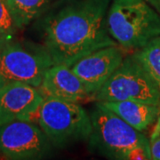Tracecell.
I'll return each mask as SVG.
<instances>
[{"instance_id": "6da1fadb", "label": "cell", "mask_w": 160, "mask_h": 160, "mask_svg": "<svg viewBox=\"0 0 160 160\" xmlns=\"http://www.w3.org/2000/svg\"><path fill=\"white\" fill-rule=\"evenodd\" d=\"M109 2L75 0L44 20L43 45L54 64L71 66L92 52L118 45L106 24Z\"/></svg>"}, {"instance_id": "7a4b0ae2", "label": "cell", "mask_w": 160, "mask_h": 160, "mask_svg": "<svg viewBox=\"0 0 160 160\" xmlns=\"http://www.w3.org/2000/svg\"><path fill=\"white\" fill-rule=\"evenodd\" d=\"M106 24L110 37L125 50H139L160 36V13L146 0H113Z\"/></svg>"}, {"instance_id": "3957f363", "label": "cell", "mask_w": 160, "mask_h": 160, "mask_svg": "<svg viewBox=\"0 0 160 160\" xmlns=\"http://www.w3.org/2000/svg\"><path fill=\"white\" fill-rule=\"evenodd\" d=\"M29 120L39 126L54 149L87 142L91 133L90 115L79 103L45 97Z\"/></svg>"}, {"instance_id": "277c9868", "label": "cell", "mask_w": 160, "mask_h": 160, "mask_svg": "<svg viewBox=\"0 0 160 160\" xmlns=\"http://www.w3.org/2000/svg\"><path fill=\"white\" fill-rule=\"evenodd\" d=\"M89 115L92 130L87 142L92 153L109 159L125 160L131 149L149 144V140L142 132L97 102Z\"/></svg>"}, {"instance_id": "5b68a950", "label": "cell", "mask_w": 160, "mask_h": 160, "mask_svg": "<svg viewBox=\"0 0 160 160\" xmlns=\"http://www.w3.org/2000/svg\"><path fill=\"white\" fill-rule=\"evenodd\" d=\"M53 64L44 45L12 40L0 49V86L20 82L38 88Z\"/></svg>"}, {"instance_id": "8992f818", "label": "cell", "mask_w": 160, "mask_h": 160, "mask_svg": "<svg viewBox=\"0 0 160 160\" xmlns=\"http://www.w3.org/2000/svg\"><path fill=\"white\" fill-rule=\"evenodd\" d=\"M94 101H135L160 106V90L132 55L125 57L121 65L96 93Z\"/></svg>"}, {"instance_id": "52a82bcc", "label": "cell", "mask_w": 160, "mask_h": 160, "mask_svg": "<svg viewBox=\"0 0 160 160\" xmlns=\"http://www.w3.org/2000/svg\"><path fill=\"white\" fill-rule=\"evenodd\" d=\"M53 146L45 132L30 120L16 119L0 125V158L42 159Z\"/></svg>"}, {"instance_id": "ba28073f", "label": "cell", "mask_w": 160, "mask_h": 160, "mask_svg": "<svg viewBox=\"0 0 160 160\" xmlns=\"http://www.w3.org/2000/svg\"><path fill=\"white\" fill-rule=\"evenodd\" d=\"M125 59L124 49L113 45L97 49L77 60L70 68L83 84L92 100Z\"/></svg>"}, {"instance_id": "9c48e42d", "label": "cell", "mask_w": 160, "mask_h": 160, "mask_svg": "<svg viewBox=\"0 0 160 160\" xmlns=\"http://www.w3.org/2000/svg\"><path fill=\"white\" fill-rule=\"evenodd\" d=\"M44 100L38 87L12 82L0 86V125L12 120H29Z\"/></svg>"}, {"instance_id": "30bf717a", "label": "cell", "mask_w": 160, "mask_h": 160, "mask_svg": "<svg viewBox=\"0 0 160 160\" xmlns=\"http://www.w3.org/2000/svg\"><path fill=\"white\" fill-rule=\"evenodd\" d=\"M38 90L45 97L83 104L92 101L86 86L70 66L53 64L46 70Z\"/></svg>"}, {"instance_id": "8fae6325", "label": "cell", "mask_w": 160, "mask_h": 160, "mask_svg": "<svg viewBox=\"0 0 160 160\" xmlns=\"http://www.w3.org/2000/svg\"><path fill=\"white\" fill-rule=\"evenodd\" d=\"M109 109L127 124L142 132L154 124L160 113V106L135 101L97 102Z\"/></svg>"}, {"instance_id": "7c38bea8", "label": "cell", "mask_w": 160, "mask_h": 160, "mask_svg": "<svg viewBox=\"0 0 160 160\" xmlns=\"http://www.w3.org/2000/svg\"><path fill=\"white\" fill-rule=\"evenodd\" d=\"M52 0H6V6L17 29H25L44 14Z\"/></svg>"}, {"instance_id": "4fadbf2b", "label": "cell", "mask_w": 160, "mask_h": 160, "mask_svg": "<svg viewBox=\"0 0 160 160\" xmlns=\"http://www.w3.org/2000/svg\"><path fill=\"white\" fill-rule=\"evenodd\" d=\"M132 57L142 66L160 90V36L136 50Z\"/></svg>"}, {"instance_id": "5bb4252c", "label": "cell", "mask_w": 160, "mask_h": 160, "mask_svg": "<svg viewBox=\"0 0 160 160\" xmlns=\"http://www.w3.org/2000/svg\"><path fill=\"white\" fill-rule=\"evenodd\" d=\"M0 24L10 33L13 35L16 32V27L12 20L11 15L6 6V0H0Z\"/></svg>"}, {"instance_id": "9a60e30c", "label": "cell", "mask_w": 160, "mask_h": 160, "mask_svg": "<svg viewBox=\"0 0 160 160\" xmlns=\"http://www.w3.org/2000/svg\"><path fill=\"white\" fill-rule=\"evenodd\" d=\"M148 160L151 159L149 144L140 145L131 149L125 157V160Z\"/></svg>"}, {"instance_id": "2e32d148", "label": "cell", "mask_w": 160, "mask_h": 160, "mask_svg": "<svg viewBox=\"0 0 160 160\" xmlns=\"http://www.w3.org/2000/svg\"><path fill=\"white\" fill-rule=\"evenodd\" d=\"M151 159L160 160V137L149 141Z\"/></svg>"}, {"instance_id": "e0dca14e", "label": "cell", "mask_w": 160, "mask_h": 160, "mask_svg": "<svg viewBox=\"0 0 160 160\" xmlns=\"http://www.w3.org/2000/svg\"><path fill=\"white\" fill-rule=\"evenodd\" d=\"M13 35L10 34L1 24H0V49L3 48L6 44L13 40Z\"/></svg>"}, {"instance_id": "ac0fdd59", "label": "cell", "mask_w": 160, "mask_h": 160, "mask_svg": "<svg viewBox=\"0 0 160 160\" xmlns=\"http://www.w3.org/2000/svg\"><path fill=\"white\" fill-rule=\"evenodd\" d=\"M156 122H157V123H156V126H155L153 131L151 132V135H150L149 141L160 137V113L159 115H158V117Z\"/></svg>"}, {"instance_id": "d6986e66", "label": "cell", "mask_w": 160, "mask_h": 160, "mask_svg": "<svg viewBox=\"0 0 160 160\" xmlns=\"http://www.w3.org/2000/svg\"><path fill=\"white\" fill-rule=\"evenodd\" d=\"M146 1L160 13V0H146Z\"/></svg>"}]
</instances>
